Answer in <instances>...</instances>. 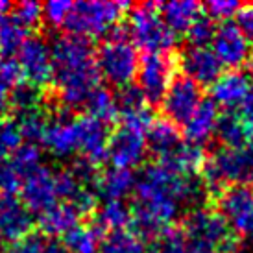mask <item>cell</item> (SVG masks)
Here are the masks:
<instances>
[{
  "label": "cell",
  "instance_id": "cell-34",
  "mask_svg": "<svg viewBox=\"0 0 253 253\" xmlns=\"http://www.w3.org/2000/svg\"><path fill=\"white\" fill-rule=\"evenodd\" d=\"M42 102L41 89L32 87V85H17L11 91V107L17 109V113H26L39 109Z\"/></svg>",
  "mask_w": 253,
  "mask_h": 253
},
{
  "label": "cell",
  "instance_id": "cell-17",
  "mask_svg": "<svg viewBox=\"0 0 253 253\" xmlns=\"http://www.w3.org/2000/svg\"><path fill=\"white\" fill-rule=\"evenodd\" d=\"M252 91V80L248 74L239 71L225 72L211 85V100L216 107L237 109L244 104Z\"/></svg>",
  "mask_w": 253,
  "mask_h": 253
},
{
  "label": "cell",
  "instance_id": "cell-21",
  "mask_svg": "<svg viewBox=\"0 0 253 253\" xmlns=\"http://www.w3.org/2000/svg\"><path fill=\"white\" fill-rule=\"evenodd\" d=\"M159 15L174 34H181L194 24L202 17V6L194 0H181V2H167L157 6Z\"/></svg>",
  "mask_w": 253,
  "mask_h": 253
},
{
  "label": "cell",
  "instance_id": "cell-48",
  "mask_svg": "<svg viewBox=\"0 0 253 253\" xmlns=\"http://www.w3.org/2000/svg\"><path fill=\"white\" fill-rule=\"evenodd\" d=\"M250 39H252V42H253V36H252V37H250Z\"/></svg>",
  "mask_w": 253,
  "mask_h": 253
},
{
  "label": "cell",
  "instance_id": "cell-14",
  "mask_svg": "<svg viewBox=\"0 0 253 253\" xmlns=\"http://www.w3.org/2000/svg\"><path fill=\"white\" fill-rule=\"evenodd\" d=\"M34 218L21 198L0 194V246H11L32 233Z\"/></svg>",
  "mask_w": 253,
  "mask_h": 253
},
{
  "label": "cell",
  "instance_id": "cell-31",
  "mask_svg": "<svg viewBox=\"0 0 253 253\" xmlns=\"http://www.w3.org/2000/svg\"><path fill=\"white\" fill-rule=\"evenodd\" d=\"M41 150L34 142H22L21 146L15 150L7 163L15 169V172L21 177L28 176L30 172L41 167Z\"/></svg>",
  "mask_w": 253,
  "mask_h": 253
},
{
  "label": "cell",
  "instance_id": "cell-28",
  "mask_svg": "<svg viewBox=\"0 0 253 253\" xmlns=\"http://www.w3.org/2000/svg\"><path fill=\"white\" fill-rule=\"evenodd\" d=\"M28 34L30 32L24 26H21L11 17H7L4 24L0 26V56L9 57L17 54L28 39Z\"/></svg>",
  "mask_w": 253,
  "mask_h": 253
},
{
  "label": "cell",
  "instance_id": "cell-22",
  "mask_svg": "<svg viewBox=\"0 0 253 253\" xmlns=\"http://www.w3.org/2000/svg\"><path fill=\"white\" fill-rule=\"evenodd\" d=\"M146 144L159 159H165L181 144V135L170 120H155L146 133Z\"/></svg>",
  "mask_w": 253,
  "mask_h": 253
},
{
  "label": "cell",
  "instance_id": "cell-1",
  "mask_svg": "<svg viewBox=\"0 0 253 253\" xmlns=\"http://www.w3.org/2000/svg\"><path fill=\"white\" fill-rule=\"evenodd\" d=\"M131 222L144 237H159L177 216L179 205L194 204L202 196L200 183L177 174L163 163L148 165L135 177Z\"/></svg>",
  "mask_w": 253,
  "mask_h": 253
},
{
  "label": "cell",
  "instance_id": "cell-18",
  "mask_svg": "<svg viewBox=\"0 0 253 253\" xmlns=\"http://www.w3.org/2000/svg\"><path fill=\"white\" fill-rule=\"evenodd\" d=\"M181 69L198 85H212L222 76V65L207 46H190L181 57Z\"/></svg>",
  "mask_w": 253,
  "mask_h": 253
},
{
  "label": "cell",
  "instance_id": "cell-36",
  "mask_svg": "<svg viewBox=\"0 0 253 253\" xmlns=\"http://www.w3.org/2000/svg\"><path fill=\"white\" fill-rule=\"evenodd\" d=\"M214 34H216V26L212 19L209 17H200L189 30H187V39L192 46H205L212 42L214 39Z\"/></svg>",
  "mask_w": 253,
  "mask_h": 253
},
{
  "label": "cell",
  "instance_id": "cell-37",
  "mask_svg": "<svg viewBox=\"0 0 253 253\" xmlns=\"http://www.w3.org/2000/svg\"><path fill=\"white\" fill-rule=\"evenodd\" d=\"M48 237H44L42 233H28L26 237L17 240L15 244L7 248L9 253H48L50 246Z\"/></svg>",
  "mask_w": 253,
  "mask_h": 253
},
{
  "label": "cell",
  "instance_id": "cell-25",
  "mask_svg": "<svg viewBox=\"0 0 253 253\" xmlns=\"http://www.w3.org/2000/svg\"><path fill=\"white\" fill-rule=\"evenodd\" d=\"M129 222H131V209L122 200L104 202L96 211V225L104 231H124Z\"/></svg>",
  "mask_w": 253,
  "mask_h": 253
},
{
  "label": "cell",
  "instance_id": "cell-13",
  "mask_svg": "<svg viewBox=\"0 0 253 253\" xmlns=\"http://www.w3.org/2000/svg\"><path fill=\"white\" fill-rule=\"evenodd\" d=\"M167 120L172 124H185L202 104V89L187 76L174 78L161 100Z\"/></svg>",
  "mask_w": 253,
  "mask_h": 253
},
{
  "label": "cell",
  "instance_id": "cell-40",
  "mask_svg": "<svg viewBox=\"0 0 253 253\" xmlns=\"http://www.w3.org/2000/svg\"><path fill=\"white\" fill-rule=\"evenodd\" d=\"M22 177L15 172V169L9 163L0 165V194H15L21 189Z\"/></svg>",
  "mask_w": 253,
  "mask_h": 253
},
{
  "label": "cell",
  "instance_id": "cell-33",
  "mask_svg": "<svg viewBox=\"0 0 253 253\" xmlns=\"http://www.w3.org/2000/svg\"><path fill=\"white\" fill-rule=\"evenodd\" d=\"M22 142L24 141L15 120H0V165L6 163Z\"/></svg>",
  "mask_w": 253,
  "mask_h": 253
},
{
  "label": "cell",
  "instance_id": "cell-35",
  "mask_svg": "<svg viewBox=\"0 0 253 253\" xmlns=\"http://www.w3.org/2000/svg\"><path fill=\"white\" fill-rule=\"evenodd\" d=\"M9 17L15 19V21L19 22L21 26H24L28 32H32L42 19V6L37 4V2L26 0V2L17 4V6H11V15Z\"/></svg>",
  "mask_w": 253,
  "mask_h": 253
},
{
  "label": "cell",
  "instance_id": "cell-24",
  "mask_svg": "<svg viewBox=\"0 0 253 253\" xmlns=\"http://www.w3.org/2000/svg\"><path fill=\"white\" fill-rule=\"evenodd\" d=\"M204 152H202V148L196 146V144H179V146L169 155V157H165L161 159L159 163L163 165H167L169 169H172L174 172L177 174H183V176H190V174H194L198 170L204 167Z\"/></svg>",
  "mask_w": 253,
  "mask_h": 253
},
{
  "label": "cell",
  "instance_id": "cell-30",
  "mask_svg": "<svg viewBox=\"0 0 253 253\" xmlns=\"http://www.w3.org/2000/svg\"><path fill=\"white\" fill-rule=\"evenodd\" d=\"M144 246L142 240L129 231L109 233L106 239L100 242V253H142Z\"/></svg>",
  "mask_w": 253,
  "mask_h": 253
},
{
  "label": "cell",
  "instance_id": "cell-47",
  "mask_svg": "<svg viewBox=\"0 0 253 253\" xmlns=\"http://www.w3.org/2000/svg\"><path fill=\"white\" fill-rule=\"evenodd\" d=\"M250 69H252V72H253V59L250 61Z\"/></svg>",
  "mask_w": 253,
  "mask_h": 253
},
{
  "label": "cell",
  "instance_id": "cell-19",
  "mask_svg": "<svg viewBox=\"0 0 253 253\" xmlns=\"http://www.w3.org/2000/svg\"><path fill=\"white\" fill-rule=\"evenodd\" d=\"M220 115H218V107L212 104V100H202V104L190 119L183 124L185 126V135L189 139L190 144H204L216 133V126Z\"/></svg>",
  "mask_w": 253,
  "mask_h": 253
},
{
  "label": "cell",
  "instance_id": "cell-20",
  "mask_svg": "<svg viewBox=\"0 0 253 253\" xmlns=\"http://www.w3.org/2000/svg\"><path fill=\"white\" fill-rule=\"evenodd\" d=\"M80 212L67 204H57L52 209L39 214V227L44 237L56 239L65 237L69 231L80 225Z\"/></svg>",
  "mask_w": 253,
  "mask_h": 253
},
{
  "label": "cell",
  "instance_id": "cell-2",
  "mask_svg": "<svg viewBox=\"0 0 253 253\" xmlns=\"http://www.w3.org/2000/svg\"><path fill=\"white\" fill-rule=\"evenodd\" d=\"M52 48V84L67 107H84L100 89V71L91 42L80 37H57Z\"/></svg>",
  "mask_w": 253,
  "mask_h": 253
},
{
  "label": "cell",
  "instance_id": "cell-32",
  "mask_svg": "<svg viewBox=\"0 0 253 253\" xmlns=\"http://www.w3.org/2000/svg\"><path fill=\"white\" fill-rule=\"evenodd\" d=\"M216 135L220 137V141L224 142V146L227 148H237L246 144V131L242 127V122L239 120V117L235 115H224L220 117L216 126Z\"/></svg>",
  "mask_w": 253,
  "mask_h": 253
},
{
  "label": "cell",
  "instance_id": "cell-41",
  "mask_svg": "<svg viewBox=\"0 0 253 253\" xmlns=\"http://www.w3.org/2000/svg\"><path fill=\"white\" fill-rule=\"evenodd\" d=\"M239 120L242 122V127L246 131V137L253 141V87L248 98L244 100V104L240 106V117Z\"/></svg>",
  "mask_w": 253,
  "mask_h": 253
},
{
  "label": "cell",
  "instance_id": "cell-16",
  "mask_svg": "<svg viewBox=\"0 0 253 253\" xmlns=\"http://www.w3.org/2000/svg\"><path fill=\"white\" fill-rule=\"evenodd\" d=\"M220 214L225 218L229 227L244 235L253 220V190L248 187H231L224 190L220 196Z\"/></svg>",
  "mask_w": 253,
  "mask_h": 253
},
{
  "label": "cell",
  "instance_id": "cell-43",
  "mask_svg": "<svg viewBox=\"0 0 253 253\" xmlns=\"http://www.w3.org/2000/svg\"><path fill=\"white\" fill-rule=\"evenodd\" d=\"M11 107V91L6 84L0 82V117Z\"/></svg>",
  "mask_w": 253,
  "mask_h": 253
},
{
  "label": "cell",
  "instance_id": "cell-29",
  "mask_svg": "<svg viewBox=\"0 0 253 253\" xmlns=\"http://www.w3.org/2000/svg\"><path fill=\"white\" fill-rule=\"evenodd\" d=\"M15 122L19 126L22 141L34 142V144L37 141H41L42 135H44V129L48 126V119H46V115H44V111H42L41 107L34 109V111L19 113Z\"/></svg>",
  "mask_w": 253,
  "mask_h": 253
},
{
  "label": "cell",
  "instance_id": "cell-3",
  "mask_svg": "<svg viewBox=\"0 0 253 253\" xmlns=\"http://www.w3.org/2000/svg\"><path fill=\"white\" fill-rule=\"evenodd\" d=\"M187 253H233L237 239L220 212L196 209L183 224Z\"/></svg>",
  "mask_w": 253,
  "mask_h": 253
},
{
  "label": "cell",
  "instance_id": "cell-42",
  "mask_svg": "<svg viewBox=\"0 0 253 253\" xmlns=\"http://www.w3.org/2000/svg\"><path fill=\"white\" fill-rule=\"evenodd\" d=\"M246 37L253 36V6L242 9L239 13V24H237Z\"/></svg>",
  "mask_w": 253,
  "mask_h": 253
},
{
  "label": "cell",
  "instance_id": "cell-39",
  "mask_svg": "<svg viewBox=\"0 0 253 253\" xmlns=\"http://www.w3.org/2000/svg\"><path fill=\"white\" fill-rule=\"evenodd\" d=\"M207 17L209 19H218V21H227V19H231L233 15H237V11H240V4L239 2H235V0H212L209 2L207 6Z\"/></svg>",
  "mask_w": 253,
  "mask_h": 253
},
{
  "label": "cell",
  "instance_id": "cell-4",
  "mask_svg": "<svg viewBox=\"0 0 253 253\" xmlns=\"http://www.w3.org/2000/svg\"><path fill=\"white\" fill-rule=\"evenodd\" d=\"M127 7H129L127 2H104V0L72 2L63 28H67L69 36L80 37L85 41L107 36Z\"/></svg>",
  "mask_w": 253,
  "mask_h": 253
},
{
  "label": "cell",
  "instance_id": "cell-38",
  "mask_svg": "<svg viewBox=\"0 0 253 253\" xmlns=\"http://www.w3.org/2000/svg\"><path fill=\"white\" fill-rule=\"evenodd\" d=\"M72 2H65V0H54V2H46L42 6V19L52 28H61L67 21V15L71 9Z\"/></svg>",
  "mask_w": 253,
  "mask_h": 253
},
{
  "label": "cell",
  "instance_id": "cell-26",
  "mask_svg": "<svg viewBox=\"0 0 253 253\" xmlns=\"http://www.w3.org/2000/svg\"><path fill=\"white\" fill-rule=\"evenodd\" d=\"M61 244L67 253H96L100 248L98 229L89 225H78L65 235Z\"/></svg>",
  "mask_w": 253,
  "mask_h": 253
},
{
  "label": "cell",
  "instance_id": "cell-27",
  "mask_svg": "<svg viewBox=\"0 0 253 253\" xmlns=\"http://www.w3.org/2000/svg\"><path fill=\"white\" fill-rule=\"evenodd\" d=\"M87 107V115L96 119L102 124H109L113 120L119 117V104H117V98L113 96L107 89H96L92 92V96L89 98V102L85 104Z\"/></svg>",
  "mask_w": 253,
  "mask_h": 253
},
{
  "label": "cell",
  "instance_id": "cell-9",
  "mask_svg": "<svg viewBox=\"0 0 253 253\" xmlns=\"http://www.w3.org/2000/svg\"><path fill=\"white\" fill-rule=\"evenodd\" d=\"M174 59L169 54H146L139 61V91L146 102H161L174 76Z\"/></svg>",
  "mask_w": 253,
  "mask_h": 253
},
{
  "label": "cell",
  "instance_id": "cell-23",
  "mask_svg": "<svg viewBox=\"0 0 253 253\" xmlns=\"http://www.w3.org/2000/svg\"><path fill=\"white\" fill-rule=\"evenodd\" d=\"M94 183H96L98 194L106 198V202H109V200H122L135 189V176L131 174V170L115 169L113 167V169L106 170L102 176L96 177Z\"/></svg>",
  "mask_w": 253,
  "mask_h": 253
},
{
  "label": "cell",
  "instance_id": "cell-5",
  "mask_svg": "<svg viewBox=\"0 0 253 253\" xmlns=\"http://www.w3.org/2000/svg\"><path fill=\"white\" fill-rule=\"evenodd\" d=\"M202 170L209 187H246L253 181V146L220 148L205 159Z\"/></svg>",
  "mask_w": 253,
  "mask_h": 253
},
{
  "label": "cell",
  "instance_id": "cell-6",
  "mask_svg": "<svg viewBox=\"0 0 253 253\" xmlns=\"http://www.w3.org/2000/svg\"><path fill=\"white\" fill-rule=\"evenodd\" d=\"M100 76L115 87L124 89L139 72V56L126 32H113L96 54Z\"/></svg>",
  "mask_w": 253,
  "mask_h": 253
},
{
  "label": "cell",
  "instance_id": "cell-15",
  "mask_svg": "<svg viewBox=\"0 0 253 253\" xmlns=\"http://www.w3.org/2000/svg\"><path fill=\"white\" fill-rule=\"evenodd\" d=\"M212 54L216 56L222 67H240L242 63L248 61L250 41L237 24L225 22L214 34Z\"/></svg>",
  "mask_w": 253,
  "mask_h": 253
},
{
  "label": "cell",
  "instance_id": "cell-45",
  "mask_svg": "<svg viewBox=\"0 0 253 253\" xmlns=\"http://www.w3.org/2000/svg\"><path fill=\"white\" fill-rule=\"evenodd\" d=\"M244 235H246L248 239L253 240V220L250 222V225H248V229H246V233H244Z\"/></svg>",
  "mask_w": 253,
  "mask_h": 253
},
{
  "label": "cell",
  "instance_id": "cell-8",
  "mask_svg": "<svg viewBox=\"0 0 253 253\" xmlns=\"http://www.w3.org/2000/svg\"><path fill=\"white\" fill-rule=\"evenodd\" d=\"M41 142L57 159L82 155L84 148V119L82 117H57L48 120Z\"/></svg>",
  "mask_w": 253,
  "mask_h": 253
},
{
  "label": "cell",
  "instance_id": "cell-49",
  "mask_svg": "<svg viewBox=\"0 0 253 253\" xmlns=\"http://www.w3.org/2000/svg\"><path fill=\"white\" fill-rule=\"evenodd\" d=\"M157 253H159V252H157Z\"/></svg>",
  "mask_w": 253,
  "mask_h": 253
},
{
  "label": "cell",
  "instance_id": "cell-12",
  "mask_svg": "<svg viewBox=\"0 0 253 253\" xmlns=\"http://www.w3.org/2000/svg\"><path fill=\"white\" fill-rule=\"evenodd\" d=\"M21 202L26 205L30 212L42 214L59 204L56 189V170L48 167H39L28 176L22 177L21 183Z\"/></svg>",
  "mask_w": 253,
  "mask_h": 253
},
{
  "label": "cell",
  "instance_id": "cell-10",
  "mask_svg": "<svg viewBox=\"0 0 253 253\" xmlns=\"http://www.w3.org/2000/svg\"><path fill=\"white\" fill-rule=\"evenodd\" d=\"M21 78L32 87L42 89L52 82V48L39 37H28L17 52Z\"/></svg>",
  "mask_w": 253,
  "mask_h": 253
},
{
  "label": "cell",
  "instance_id": "cell-7",
  "mask_svg": "<svg viewBox=\"0 0 253 253\" xmlns=\"http://www.w3.org/2000/svg\"><path fill=\"white\" fill-rule=\"evenodd\" d=\"M126 34L148 54H167L176 44V34L161 19L157 4H142L135 7L129 15Z\"/></svg>",
  "mask_w": 253,
  "mask_h": 253
},
{
  "label": "cell",
  "instance_id": "cell-46",
  "mask_svg": "<svg viewBox=\"0 0 253 253\" xmlns=\"http://www.w3.org/2000/svg\"><path fill=\"white\" fill-rule=\"evenodd\" d=\"M4 59H6V57H4V56H0V69H2V63H4Z\"/></svg>",
  "mask_w": 253,
  "mask_h": 253
},
{
  "label": "cell",
  "instance_id": "cell-44",
  "mask_svg": "<svg viewBox=\"0 0 253 253\" xmlns=\"http://www.w3.org/2000/svg\"><path fill=\"white\" fill-rule=\"evenodd\" d=\"M9 11H11V4L6 2V0H0V26H2L4 21L9 17Z\"/></svg>",
  "mask_w": 253,
  "mask_h": 253
},
{
  "label": "cell",
  "instance_id": "cell-11",
  "mask_svg": "<svg viewBox=\"0 0 253 253\" xmlns=\"http://www.w3.org/2000/svg\"><path fill=\"white\" fill-rule=\"evenodd\" d=\"M146 131L120 124L107 142V159L115 169L131 170L139 167L146 155Z\"/></svg>",
  "mask_w": 253,
  "mask_h": 253
}]
</instances>
